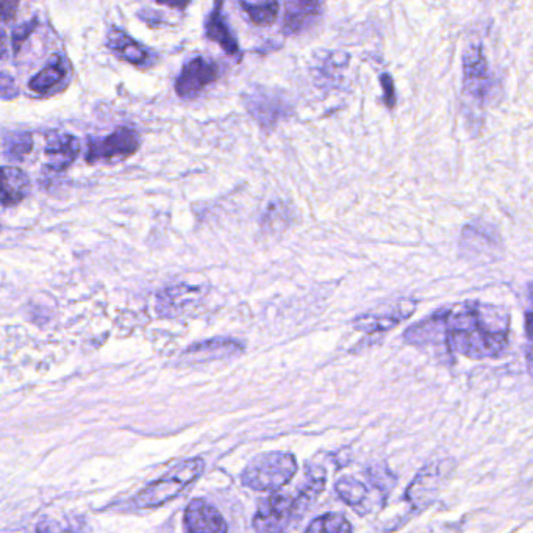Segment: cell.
Returning <instances> with one entry per match:
<instances>
[{"label":"cell","mask_w":533,"mask_h":533,"mask_svg":"<svg viewBox=\"0 0 533 533\" xmlns=\"http://www.w3.org/2000/svg\"><path fill=\"white\" fill-rule=\"evenodd\" d=\"M494 308L476 302H465L441 308L435 315L415 324L405 332L407 343L415 346H437L473 360L496 358L508 346V327H494L490 313Z\"/></svg>","instance_id":"6da1fadb"},{"label":"cell","mask_w":533,"mask_h":533,"mask_svg":"<svg viewBox=\"0 0 533 533\" xmlns=\"http://www.w3.org/2000/svg\"><path fill=\"white\" fill-rule=\"evenodd\" d=\"M297 473V462L290 452L274 451L257 455L247 463L241 474L246 487L255 491H277L293 480Z\"/></svg>","instance_id":"7a4b0ae2"},{"label":"cell","mask_w":533,"mask_h":533,"mask_svg":"<svg viewBox=\"0 0 533 533\" xmlns=\"http://www.w3.org/2000/svg\"><path fill=\"white\" fill-rule=\"evenodd\" d=\"M205 462L201 457L191 458L172 468L165 477L147 485L135 499L133 504L138 508H155L168 504L177 498L191 482L204 473Z\"/></svg>","instance_id":"3957f363"},{"label":"cell","mask_w":533,"mask_h":533,"mask_svg":"<svg viewBox=\"0 0 533 533\" xmlns=\"http://www.w3.org/2000/svg\"><path fill=\"white\" fill-rule=\"evenodd\" d=\"M297 496L276 493L266 498L258 507L254 518V529L258 532H280L287 530L290 524L304 515Z\"/></svg>","instance_id":"277c9868"},{"label":"cell","mask_w":533,"mask_h":533,"mask_svg":"<svg viewBox=\"0 0 533 533\" xmlns=\"http://www.w3.org/2000/svg\"><path fill=\"white\" fill-rule=\"evenodd\" d=\"M205 296H207V290L204 287L180 283V285L165 288L157 294L155 310L160 318H180L201 307Z\"/></svg>","instance_id":"5b68a950"},{"label":"cell","mask_w":533,"mask_h":533,"mask_svg":"<svg viewBox=\"0 0 533 533\" xmlns=\"http://www.w3.org/2000/svg\"><path fill=\"white\" fill-rule=\"evenodd\" d=\"M448 463H430L426 468L421 469V473L410 483V487L405 491V499L415 510H426L430 504L435 502L441 485L446 479V474L451 473V469L446 468Z\"/></svg>","instance_id":"8992f818"},{"label":"cell","mask_w":533,"mask_h":533,"mask_svg":"<svg viewBox=\"0 0 533 533\" xmlns=\"http://www.w3.org/2000/svg\"><path fill=\"white\" fill-rule=\"evenodd\" d=\"M140 147V135L135 130L121 127L104 140H91L86 152V161L122 160L135 154Z\"/></svg>","instance_id":"52a82bcc"},{"label":"cell","mask_w":533,"mask_h":533,"mask_svg":"<svg viewBox=\"0 0 533 533\" xmlns=\"http://www.w3.org/2000/svg\"><path fill=\"white\" fill-rule=\"evenodd\" d=\"M463 74H465V91L477 101H485V97L490 93L491 79L488 61L483 55L480 44L469 47L463 58Z\"/></svg>","instance_id":"ba28073f"},{"label":"cell","mask_w":533,"mask_h":533,"mask_svg":"<svg viewBox=\"0 0 533 533\" xmlns=\"http://www.w3.org/2000/svg\"><path fill=\"white\" fill-rule=\"evenodd\" d=\"M219 76V68L215 61L204 57H196L188 61L182 74L176 82V91L183 99H191L197 96L208 85L216 82Z\"/></svg>","instance_id":"9c48e42d"},{"label":"cell","mask_w":533,"mask_h":533,"mask_svg":"<svg viewBox=\"0 0 533 533\" xmlns=\"http://www.w3.org/2000/svg\"><path fill=\"white\" fill-rule=\"evenodd\" d=\"M415 310L416 302L399 301L391 307L385 308L382 312L366 313V315L360 316V318L355 319L354 327L360 332L368 333V335L387 333L399 326L405 319L410 318Z\"/></svg>","instance_id":"30bf717a"},{"label":"cell","mask_w":533,"mask_h":533,"mask_svg":"<svg viewBox=\"0 0 533 533\" xmlns=\"http://www.w3.org/2000/svg\"><path fill=\"white\" fill-rule=\"evenodd\" d=\"M243 349V344L232 338H212V340L201 341L188 347L180 358L188 365H196V363L216 362V360L235 357V355H240Z\"/></svg>","instance_id":"8fae6325"},{"label":"cell","mask_w":533,"mask_h":533,"mask_svg":"<svg viewBox=\"0 0 533 533\" xmlns=\"http://www.w3.org/2000/svg\"><path fill=\"white\" fill-rule=\"evenodd\" d=\"M185 529L191 533L226 532L221 513L204 499H194L185 510Z\"/></svg>","instance_id":"7c38bea8"},{"label":"cell","mask_w":533,"mask_h":533,"mask_svg":"<svg viewBox=\"0 0 533 533\" xmlns=\"http://www.w3.org/2000/svg\"><path fill=\"white\" fill-rule=\"evenodd\" d=\"M107 46L110 51L115 52L119 58L127 61L130 65L146 66L152 63V51L116 27L108 32Z\"/></svg>","instance_id":"4fadbf2b"},{"label":"cell","mask_w":533,"mask_h":533,"mask_svg":"<svg viewBox=\"0 0 533 533\" xmlns=\"http://www.w3.org/2000/svg\"><path fill=\"white\" fill-rule=\"evenodd\" d=\"M80 144L72 135L49 136L44 149L47 166L55 172L65 171L76 161L79 155Z\"/></svg>","instance_id":"5bb4252c"},{"label":"cell","mask_w":533,"mask_h":533,"mask_svg":"<svg viewBox=\"0 0 533 533\" xmlns=\"http://www.w3.org/2000/svg\"><path fill=\"white\" fill-rule=\"evenodd\" d=\"M30 194V179L26 172L13 166L2 171V205L5 208L19 204Z\"/></svg>","instance_id":"9a60e30c"},{"label":"cell","mask_w":533,"mask_h":533,"mask_svg":"<svg viewBox=\"0 0 533 533\" xmlns=\"http://www.w3.org/2000/svg\"><path fill=\"white\" fill-rule=\"evenodd\" d=\"M221 7V0H218L215 10L208 16L207 24H205V32H207L208 38L218 43L227 54L238 58L240 57V46H238L235 36L230 32L227 22L224 21Z\"/></svg>","instance_id":"2e32d148"},{"label":"cell","mask_w":533,"mask_h":533,"mask_svg":"<svg viewBox=\"0 0 533 533\" xmlns=\"http://www.w3.org/2000/svg\"><path fill=\"white\" fill-rule=\"evenodd\" d=\"M318 15L319 0H287V16H285L287 32H299Z\"/></svg>","instance_id":"e0dca14e"},{"label":"cell","mask_w":533,"mask_h":533,"mask_svg":"<svg viewBox=\"0 0 533 533\" xmlns=\"http://www.w3.org/2000/svg\"><path fill=\"white\" fill-rule=\"evenodd\" d=\"M66 76V63L61 55H54L49 60L46 68L38 72L32 80H30L29 88L33 93L46 94L57 86L61 80Z\"/></svg>","instance_id":"ac0fdd59"},{"label":"cell","mask_w":533,"mask_h":533,"mask_svg":"<svg viewBox=\"0 0 533 533\" xmlns=\"http://www.w3.org/2000/svg\"><path fill=\"white\" fill-rule=\"evenodd\" d=\"M240 5L257 26H271L279 15V0H240Z\"/></svg>","instance_id":"d6986e66"},{"label":"cell","mask_w":533,"mask_h":533,"mask_svg":"<svg viewBox=\"0 0 533 533\" xmlns=\"http://www.w3.org/2000/svg\"><path fill=\"white\" fill-rule=\"evenodd\" d=\"M335 490H337L341 501L346 502L347 505H351L355 510H360L365 505L366 499H368V488L360 480L355 479V477H341L337 485H335Z\"/></svg>","instance_id":"ffe728a7"},{"label":"cell","mask_w":533,"mask_h":533,"mask_svg":"<svg viewBox=\"0 0 533 533\" xmlns=\"http://www.w3.org/2000/svg\"><path fill=\"white\" fill-rule=\"evenodd\" d=\"M33 147L32 135L24 132L7 133L4 138V152L8 160H22Z\"/></svg>","instance_id":"44dd1931"},{"label":"cell","mask_w":533,"mask_h":533,"mask_svg":"<svg viewBox=\"0 0 533 533\" xmlns=\"http://www.w3.org/2000/svg\"><path fill=\"white\" fill-rule=\"evenodd\" d=\"M351 530L352 526L349 521L338 513H327V515L319 516L307 527V532L343 533L351 532Z\"/></svg>","instance_id":"7402d4cb"},{"label":"cell","mask_w":533,"mask_h":533,"mask_svg":"<svg viewBox=\"0 0 533 533\" xmlns=\"http://www.w3.org/2000/svg\"><path fill=\"white\" fill-rule=\"evenodd\" d=\"M36 26H38V19L33 18L32 21L22 24V26H19L18 29L13 32V35H11V43H13V47H15L16 52H19V49H21V44L24 43V41H26L30 35H32L33 30L36 29Z\"/></svg>","instance_id":"603a6c76"},{"label":"cell","mask_w":533,"mask_h":533,"mask_svg":"<svg viewBox=\"0 0 533 533\" xmlns=\"http://www.w3.org/2000/svg\"><path fill=\"white\" fill-rule=\"evenodd\" d=\"M380 83H382L383 88H385V104L388 105V108H394L396 105V93H394V82L391 80V77L388 74H383L380 77Z\"/></svg>","instance_id":"cb8c5ba5"},{"label":"cell","mask_w":533,"mask_h":533,"mask_svg":"<svg viewBox=\"0 0 533 533\" xmlns=\"http://www.w3.org/2000/svg\"><path fill=\"white\" fill-rule=\"evenodd\" d=\"M0 88H2V99L8 101V99H13V97L18 96V88H16L15 82L11 77H8L7 74L2 76V83H0Z\"/></svg>","instance_id":"d4e9b609"},{"label":"cell","mask_w":533,"mask_h":533,"mask_svg":"<svg viewBox=\"0 0 533 533\" xmlns=\"http://www.w3.org/2000/svg\"><path fill=\"white\" fill-rule=\"evenodd\" d=\"M18 8L19 0H2V19H4L5 24L11 19H15Z\"/></svg>","instance_id":"484cf974"},{"label":"cell","mask_w":533,"mask_h":533,"mask_svg":"<svg viewBox=\"0 0 533 533\" xmlns=\"http://www.w3.org/2000/svg\"><path fill=\"white\" fill-rule=\"evenodd\" d=\"M158 2L172 8H185L190 4V0H158Z\"/></svg>","instance_id":"4316f807"},{"label":"cell","mask_w":533,"mask_h":533,"mask_svg":"<svg viewBox=\"0 0 533 533\" xmlns=\"http://www.w3.org/2000/svg\"><path fill=\"white\" fill-rule=\"evenodd\" d=\"M526 358L527 368H529V373L532 374L533 377V344H529V346H527Z\"/></svg>","instance_id":"83f0119b"},{"label":"cell","mask_w":533,"mask_h":533,"mask_svg":"<svg viewBox=\"0 0 533 533\" xmlns=\"http://www.w3.org/2000/svg\"><path fill=\"white\" fill-rule=\"evenodd\" d=\"M526 332L530 338H533V312H527L526 315Z\"/></svg>","instance_id":"f1b7e54d"}]
</instances>
